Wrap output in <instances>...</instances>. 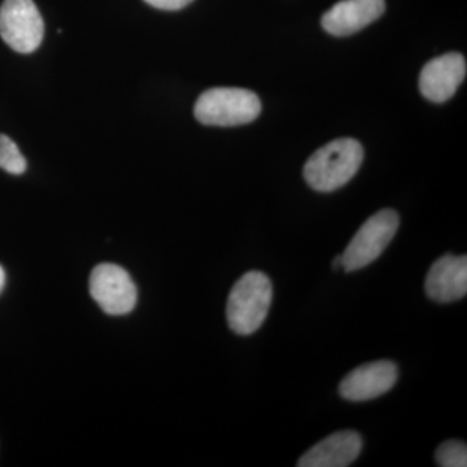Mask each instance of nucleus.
I'll use <instances>...</instances> for the list:
<instances>
[{
    "label": "nucleus",
    "instance_id": "nucleus-1",
    "mask_svg": "<svg viewBox=\"0 0 467 467\" xmlns=\"http://www.w3.org/2000/svg\"><path fill=\"white\" fill-rule=\"evenodd\" d=\"M364 160V149L353 138H339L316 150L304 167V178L318 192H333L349 182Z\"/></svg>",
    "mask_w": 467,
    "mask_h": 467
},
{
    "label": "nucleus",
    "instance_id": "nucleus-2",
    "mask_svg": "<svg viewBox=\"0 0 467 467\" xmlns=\"http://www.w3.org/2000/svg\"><path fill=\"white\" fill-rule=\"evenodd\" d=\"M273 285L263 272L245 273L233 285L226 306V318L234 333L248 337L256 333L269 313Z\"/></svg>",
    "mask_w": 467,
    "mask_h": 467
},
{
    "label": "nucleus",
    "instance_id": "nucleus-3",
    "mask_svg": "<svg viewBox=\"0 0 467 467\" xmlns=\"http://www.w3.org/2000/svg\"><path fill=\"white\" fill-rule=\"evenodd\" d=\"M261 113V101L254 92L238 88H214L196 100L193 115L202 125L239 126L250 124Z\"/></svg>",
    "mask_w": 467,
    "mask_h": 467
},
{
    "label": "nucleus",
    "instance_id": "nucleus-4",
    "mask_svg": "<svg viewBox=\"0 0 467 467\" xmlns=\"http://www.w3.org/2000/svg\"><path fill=\"white\" fill-rule=\"evenodd\" d=\"M399 225L400 218L393 209H382L373 214L347 245L342 254V269L352 273L374 263L389 247Z\"/></svg>",
    "mask_w": 467,
    "mask_h": 467
},
{
    "label": "nucleus",
    "instance_id": "nucleus-5",
    "mask_svg": "<svg viewBox=\"0 0 467 467\" xmlns=\"http://www.w3.org/2000/svg\"><path fill=\"white\" fill-rule=\"evenodd\" d=\"M45 23L33 0H5L0 7V36L12 50L32 54L41 46Z\"/></svg>",
    "mask_w": 467,
    "mask_h": 467
},
{
    "label": "nucleus",
    "instance_id": "nucleus-6",
    "mask_svg": "<svg viewBox=\"0 0 467 467\" xmlns=\"http://www.w3.org/2000/svg\"><path fill=\"white\" fill-rule=\"evenodd\" d=\"M90 294L101 310L109 316L129 315L137 304V287L124 267L100 264L90 275Z\"/></svg>",
    "mask_w": 467,
    "mask_h": 467
},
{
    "label": "nucleus",
    "instance_id": "nucleus-7",
    "mask_svg": "<svg viewBox=\"0 0 467 467\" xmlns=\"http://www.w3.org/2000/svg\"><path fill=\"white\" fill-rule=\"evenodd\" d=\"M398 378V365L389 359H380L350 371L340 382L339 393L344 400H373L392 389Z\"/></svg>",
    "mask_w": 467,
    "mask_h": 467
},
{
    "label": "nucleus",
    "instance_id": "nucleus-8",
    "mask_svg": "<svg viewBox=\"0 0 467 467\" xmlns=\"http://www.w3.org/2000/svg\"><path fill=\"white\" fill-rule=\"evenodd\" d=\"M466 72V58L459 52H448L432 58L420 72V94L434 103H444L456 94Z\"/></svg>",
    "mask_w": 467,
    "mask_h": 467
},
{
    "label": "nucleus",
    "instance_id": "nucleus-9",
    "mask_svg": "<svg viewBox=\"0 0 467 467\" xmlns=\"http://www.w3.org/2000/svg\"><path fill=\"white\" fill-rule=\"evenodd\" d=\"M386 11L384 0H342L322 16V27L334 36H348L378 20Z\"/></svg>",
    "mask_w": 467,
    "mask_h": 467
},
{
    "label": "nucleus",
    "instance_id": "nucleus-10",
    "mask_svg": "<svg viewBox=\"0 0 467 467\" xmlns=\"http://www.w3.org/2000/svg\"><path fill=\"white\" fill-rule=\"evenodd\" d=\"M425 290L436 303L463 299L467 294V257L445 254L435 261L427 273Z\"/></svg>",
    "mask_w": 467,
    "mask_h": 467
},
{
    "label": "nucleus",
    "instance_id": "nucleus-11",
    "mask_svg": "<svg viewBox=\"0 0 467 467\" xmlns=\"http://www.w3.org/2000/svg\"><path fill=\"white\" fill-rule=\"evenodd\" d=\"M362 439L353 430L334 432L301 456L299 467H347L361 453Z\"/></svg>",
    "mask_w": 467,
    "mask_h": 467
},
{
    "label": "nucleus",
    "instance_id": "nucleus-12",
    "mask_svg": "<svg viewBox=\"0 0 467 467\" xmlns=\"http://www.w3.org/2000/svg\"><path fill=\"white\" fill-rule=\"evenodd\" d=\"M26 160L17 144L7 135L0 134V169L7 173L20 175L26 173Z\"/></svg>",
    "mask_w": 467,
    "mask_h": 467
},
{
    "label": "nucleus",
    "instance_id": "nucleus-13",
    "mask_svg": "<svg viewBox=\"0 0 467 467\" xmlns=\"http://www.w3.org/2000/svg\"><path fill=\"white\" fill-rule=\"evenodd\" d=\"M436 463L442 467H466L467 448L465 442L448 441L436 450Z\"/></svg>",
    "mask_w": 467,
    "mask_h": 467
},
{
    "label": "nucleus",
    "instance_id": "nucleus-14",
    "mask_svg": "<svg viewBox=\"0 0 467 467\" xmlns=\"http://www.w3.org/2000/svg\"><path fill=\"white\" fill-rule=\"evenodd\" d=\"M152 7L164 9V11H178L189 5L192 0H144Z\"/></svg>",
    "mask_w": 467,
    "mask_h": 467
},
{
    "label": "nucleus",
    "instance_id": "nucleus-15",
    "mask_svg": "<svg viewBox=\"0 0 467 467\" xmlns=\"http://www.w3.org/2000/svg\"><path fill=\"white\" fill-rule=\"evenodd\" d=\"M333 267L335 270L342 269V267H343L342 254H340V256L335 257V259L333 261Z\"/></svg>",
    "mask_w": 467,
    "mask_h": 467
},
{
    "label": "nucleus",
    "instance_id": "nucleus-16",
    "mask_svg": "<svg viewBox=\"0 0 467 467\" xmlns=\"http://www.w3.org/2000/svg\"><path fill=\"white\" fill-rule=\"evenodd\" d=\"M5 270H3V267L0 266V292L3 291V288H5Z\"/></svg>",
    "mask_w": 467,
    "mask_h": 467
}]
</instances>
